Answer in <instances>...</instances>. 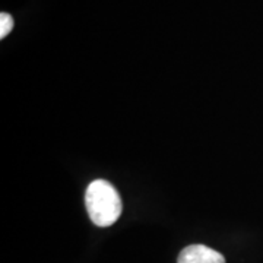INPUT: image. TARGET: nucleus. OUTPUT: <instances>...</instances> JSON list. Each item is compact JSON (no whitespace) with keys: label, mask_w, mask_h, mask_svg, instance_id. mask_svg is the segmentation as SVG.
Listing matches in <instances>:
<instances>
[{"label":"nucleus","mask_w":263,"mask_h":263,"mask_svg":"<svg viewBox=\"0 0 263 263\" xmlns=\"http://www.w3.org/2000/svg\"><path fill=\"white\" fill-rule=\"evenodd\" d=\"M177 263H226V257L208 246L192 245L181 250Z\"/></svg>","instance_id":"obj_2"},{"label":"nucleus","mask_w":263,"mask_h":263,"mask_svg":"<svg viewBox=\"0 0 263 263\" xmlns=\"http://www.w3.org/2000/svg\"><path fill=\"white\" fill-rule=\"evenodd\" d=\"M13 28V18L9 13L2 12L0 13V38H5Z\"/></svg>","instance_id":"obj_3"},{"label":"nucleus","mask_w":263,"mask_h":263,"mask_svg":"<svg viewBox=\"0 0 263 263\" xmlns=\"http://www.w3.org/2000/svg\"><path fill=\"white\" fill-rule=\"evenodd\" d=\"M88 215L95 226L110 227L120 218L123 211L122 197L107 180H94L85 193Z\"/></svg>","instance_id":"obj_1"}]
</instances>
